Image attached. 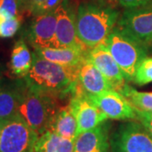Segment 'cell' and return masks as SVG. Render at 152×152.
<instances>
[{"label":"cell","instance_id":"6da1fadb","mask_svg":"<svg viewBox=\"0 0 152 152\" xmlns=\"http://www.w3.org/2000/svg\"><path fill=\"white\" fill-rule=\"evenodd\" d=\"M31 69L24 79L29 86L49 93L57 98L69 96L79 85V68L60 65L44 59L35 52Z\"/></svg>","mask_w":152,"mask_h":152},{"label":"cell","instance_id":"7a4b0ae2","mask_svg":"<svg viewBox=\"0 0 152 152\" xmlns=\"http://www.w3.org/2000/svg\"><path fill=\"white\" fill-rule=\"evenodd\" d=\"M119 18V11L112 6L83 3L76 12L78 37L89 48L105 45Z\"/></svg>","mask_w":152,"mask_h":152},{"label":"cell","instance_id":"3957f363","mask_svg":"<svg viewBox=\"0 0 152 152\" xmlns=\"http://www.w3.org/2000/svg\"><path fill=\"white\" fill-rule=\"evenodd\" d=\"M57 99L49 93L29 86L25 81L19 114L39 136L48 130L50 121L59 108Z\"/></svg>","mask_w":152,"mask_h":152},{"label":"cell","instance_id":"277c9868","mask_svg":"<svg viewBox=\"0 0 152 152\" xmlns=\"http://www.w3.org/2000/svg\"><path fill=\"white\" fill-rule=\"evenodd\" d=\"M105 45L123 71L126 80L134 81L136 70L146 58L148 49L126 36L117 26Z\"/></svg>","mask_w":152,"mask_h":152},{"label":"cell","instance_id":"5b68a950","mask_svg":"<svg viewBox=\"0 0 152 152\" xmlns=\"http://www.w3.org/2000/svg\"><path fill=\"white\" fill-rule=\"evenodd\" d=\"M117 27L129 37L147 49L152 48V2L145 5L126 9Z\"/></svg>","mask_w":152,"mask_h":152},{"label":"cell","instance_id":"8992f818","mask_svg":"<svg viewBox=\"0 0 152 152\" xmlns=\"http://www.w3.org/2000/svg\"><path fill=\"white\" fill-rule=\"evenodd\" d=\"M39 134L20 114L0 127V152H34Z\"/></svg>","mask_w":152,"mask_h":152},{"label":"cell","instance_id":"52a82bcc","mask_svg":"<svg viewBox=\"0 0 152 152\" xmlns=\"http://www.w3.org/2000/svg\"><path fill=\"white\" fill-rule=\"evenodd\" d=\"M110 146L112 152H152V135L140 122H126L112 134Z\"/></svg>","mask_w":152,"mask_h":152},{"label":"cell","instance_id":"ba28073f","mask_svg":"<svg viewBox=\"0 0 152 152\" xmlns=\"http://www.w3.org/2000/svg\"><path fill=\"white\" fill-rule=\"evenodd\" d=\"M69 106L77 120V135L92 129L108 119L107 116L85 92L80 82L75 91L70 96Z\"/></svg>","mask_w":152,"mask_h":152},{"label":"cell","instance_id":"9c48e42d","mask_svg":"<svg viewBox=\"0 0 152 152\" xmlns=\"http://www.w3.org/2000/svg\"><path fill=\"white\" fill-rule=\"evenodd\" d=\"M56 40L58 48H74L89 50L78 37L76 12L69 0H64L56 10Z\"/></svg>","mask_w":152,"mask_h":152},{"label":"cell","instance_id":"30bf717a","mask_svg":"<svg viewBox=\"0 0 152 152\" xmlns=\"http://www.w3.org/2000/svg\"><path fill=\"white\" fill-rule=\"evenodd\" d=\"M57 17L54 11L34 16L26 31V39L37 48H58L56 40Z\"/></svg>","mask_w":152,"mask_h":152},{"label":"cell","instance_id":"8fae6325","mask_svg":"<svg viewBox=\"0 0 152 152\" xmlns=\"http://www.w3.org/2000/svg\"><path fill=\"white\" fill-rule=\"evenodd\" d=\"M89 96L110 119H138L135 107L123 94L115 90L98 95H89Z\"/></svg>","mask_w":152,"mask_h":152},{"label":"cell","instance_id":"7c38bea8","mask_svg":"<svg viewBox=\"0 0 152 152\" xmlns=\"http://www.w3.org/2000/svg\"><path fill=\"white\" fill-rule=\"evenodd\" d=\"M86 58L107 78L113 90L120 92L127 85L123 71L106 45L102 44L91 48Z\"/></svg>","mask_w":152,"mask_h":152},{"label":"cell","instance_id":"4fadbf2b","mask_svg":"<svg viewBox=\"0 0 152 152\" xmlns=\"http://www.w3.org/2000/svg\"><path fill=\"white\" fill-rule=\"evenodd\" d=\"M110 126L107 120L92 129L78 134L74 141V152H109Z\"/></svg>","mask_w":152,"mask_h":152},{"label":"cell","instance_id":"5bb4252c","mask_svg":"<svg viewBox=\"0 0 152 152\" xmlns=\"http://www.w3.org/2000/svg\"><path fill=\"white\" fill-rule=\"evenodd\" d=\"M24 79L8 84H0V127L19 114Z\"/></svg>","mask_w":152,"mask_h":152},{"label":"cell","instance_id":"9a60e30c","mask_svg":"<svg viewBox=\"0 0 152 152\" xmlns=\"http://www.w3.org/2000/svg\"><path fill=\"white\" fill-rule=\"evenodd\" d=\"M79 82L88 95H98L109 90H113L107 78L87 58L84 59L79 68Z\"/></svg>","mask_w":152,"mask_h":152},{"label":"cell","instance_id":"2e32d148","mask_svg":"<svg viewBox=\"0 0 152 152\" xmlns=\"http://www.w3.org/2000/svg\"><path fill=\"white\" fill-rule=\"evenodd\" d=\"M89 50L74 48H44L35 49V53L41 58L52 63L60 65L78 67L86 58Z\"/></svg>","mask_w":152,"mask_h":152},{"label":"cell","instance_id":"e0dca14e","mask_svg":"<svg viewBox=\"0 0 152 152\" xmlns=\"http://www.w3.org/2000/svg\"><path fill=\"white\" fill-rule=\"evenodd\" d=\"M77 120L69 105L57 110L48 128V130L72 140L77 137Z\"/></svg>","mask_w":152,"mask_h":152},{"label":"cell","instance_id":"ac0fdd59","mask_svg":"<svg viewBox=\"0 0 152 152\" xmlns=\"http://www.w3.org/2000/svg\"><path fill=\"white\" fill-rule=\"evenodd\" d=\"M33 63V55L30 52L25 39L18 40L12 49L10 56L11 72L18 78H25L30 72Z\"/></svg>","mask_w":152,"mask_h":152},{"label":"cell","instance_id":"d6986e66","mask_svg":"<svg viewBox=\"0 0 152 152\" xmlns=\"http://www.w3.org/2000/svg\"><path fill=\"white\" fill-rule=\"evenodd\" d=\"M74 141L47 130L39 136L34 152H74Z\"/></svg>","mask_w":152,"mask_h":152},{"label":"cell","instance_id":"ffe728a7","mask_svg":"<svg viewBox=\"0 0 152 152\" xmlns=\"http://www.w3.org/2000/svg\"><path fill=\"white\" fill-rule=\"evenodd\" d=\"M138 110L152 112V93L140 92L133 87L126 85L120 91Z\"/></svg>","mask_w":152,"mask_h":152},{"label":"cell","instance_id":"44dd1931","mask_svg":"<svg viewBox=\"0 0 152 152\" xmlns=\"http://www.w3.org/2000/svg\"><path fill=\"white\" fill-rule=\"evenodd\" d=\"M26 10L27 6L24 0H0V12L10 18H18L21 20Z\"/></svg>","mask_w":152,"mask_h":152},{"label":"cell","instance_id":"7402d4cb","mask_svg":"<svg viewBox=\"0 0 152 152\" xmlns=\"http://www.w3.org/2000/svg\"><path fill=\"white\" fill-rule=\"evenodd\" d=\"M64 0H29L27 10L33 16L54 11Z\"/></svg>","mask_w":152,"mask_h":152},{"label":"cell","instance_id":"603a6c76","mask_svg":"<svg viewBox=\"0 0 152 152\" xmlns=\"http://www.w3.org/2000/svg\"><path fill=\"white\" fill-rule=\"evenodd\" d=\"M21 20L18 18H10L0 12V38L13 37L20 26Z\"/></svg>","mask_w":152,"mask_h":152},{"label":"cell","instance_id":"cb8c5ba5","mask_svg":"<svg viewBox=\"0 0 152 152\" xmlns=\"http://www.w3.org/2000/svg\"><path fill=\"white\" fill-rule=\"evenodd\" d=\"M134 81L139 86L152 82V58H145L138 67Z\"/></svg>","mask_w":152,"mask_h":152},{"label":"cell","instance_id":"d4e9b609","mask_svg":"<svg viewBox=\"0 0 152 152\" xmlns=\"http://www.w3.org/2000/svg\"><path fill=\"white\" fill-rule=\"evenodd\" d=\"M137 118L152 135V112H145L135 108Z\"/></svg>","mask_w":152,"mask_h":152},{"label":"cell","instance_id":"484cf974","mask_svg":"<svg viewBox=\"0 0 152 152\" xmlns=\"http://www.w3.org/2000/svg\"><path fill=\"white\" fill-rule=\"evenodd\" d=\"M119 4L125 9H131L145 5L152 2V0H118Z\"/></svg>","mask_w":152,"mask_h":152},{"label":"cell","instance_id":"4316f807","mask_svg":"<svg viewBox=\"0 0 152 152\" xmlns=\"http://www.w3.org/2000/svg\"><path fill=\"white\" fill-rule=\"evenodd\" d=\"M24 1H25V2H26V6H27V4H28V1H29V0H24Z\"/></svg>","mask_w":152,"mask_h":152},{"label":"cell","instance_id":"83f0119b","mask_svg":"<svg viewBox=\"0 0 152 152\" xmlns=\"http://www.w3.org/2000/svg\"><path fill=\"white\" fill-rule=\"evenodd\" d=\"M97 1H105V0H97Z\"/></svg>","mask_w":152,"mask_h":152}]
</instances>
